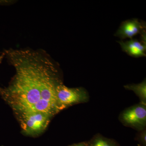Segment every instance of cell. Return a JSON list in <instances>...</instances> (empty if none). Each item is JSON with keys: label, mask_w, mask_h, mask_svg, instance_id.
<instances>
[{"label": "cell", "mask_w": 146, "mask_h": 146, "mask_svg": "<svg viewBox=\"0 0 146 146\" xmlns=\"http://www.w3.org/2000/svg\"><path fill=\"white\" fill-rule=\"evenodd\" d=\"M5 56V54L4 53H3V54L1 55L0 56V63H1L2 61L3 58Z\"/></svg>", "instance_id": "cell-11"}, {"label": "cell", "mask_w": 146, "mask_h": 146, "mask_svg": "<svg viewBox=\"0 0 146 146\" xmlns=\"http://www.w3.org/2000/svg\"><path fill=\"white\" fill-rule=\"evenodd\" d=\"M146 131L144 129L139 131L138 136V141L143 146L146 145Z\"/></svg>", "instance_id": "cell-9"}, {"label": "cell", "mask_w": 146, "mask_h": 146, "mask_svg": "<svg viewBox=\"0 0 146 146\" xmlns=\"http://www.w3.org/2000/svg\"><path fill=\"white\" fill-rule=\"evenodd\" d=\"M126 89L133 91L140 100V103L146 105V82L145 79L138 84H128L124 86Z\"/></svg>", "instance_id": "cell-7"}, {"label": "cell", "mask_w": 146, "mask_h": 146, "mask_svg": "<svg viewBox=\"0 0 146 146\" xmlns=\"http://www.w3.org/2000/svg\"><path fill=\"white\" fill-rule=\"evenodd\" d=\"M144 28L143 24L136 19L128 20L122 23L115 35L121 39H131L140 33Z\"/></svg>", "instance_id": "cell-5"}, {"label": "cell", "mask_w": 146, "mask_h": 146, "mask_svg": "<svg viewBox=\"0 0 146 146\" xmlns=\"http://www.w3.org/2000/svg\"><path fill=\"white\" fill-rule=\"evenodd\" d=\"M118 42L123 50L129 55L135 57L146 56V44L133 39L125 42L122 41Z\"/></svg>", "instance_id": "cell-6"}, {"label": "cell", "mask_w": 146, "mask_h": 146, "mask_svg": "<svg viewBox=\"0 0 146 146\" xmlns=\"http://www.w3.org/2000/svg\"><path fill=\"white\" fill-rule=\"evenodd\" d=\"M119 119L123 125L140 131L145 129L146 105L139 103L128 108L121 113Z\"/></svg>", "instance_id": "cell-4"}, {"label": "cell", "mask_w": 146, "mask_h": 146, "mask_svg": "<svg viewBox=\"0 0 146 146\" xmlns=\"http://www.w3.org/2000/svg\"><path fill=\"white\" fill-rule=\"evenodd\" d=\"M86 143L87 146H119L113 140L106 138L100 134L94 136Z\"/></svg>", "instance_id": "cell-8"}, {"label": "cell", "mask_w": 146, "mask_h": 146, "mask_svg": "<svg viewBox=\"0 0 146 146\" xmlns=\"http://www.w3.org/2000/svg\"><path fill=\"white\" fill-rule=\"evenodd\" d=\"M22 132L26 136L36 137L47 128L52 117L41 112H29L15 115Z\"/></svg>", "instance_id": "cell-2"}, {"label": "cell", "mask_w": 146, "mask_h": 146, "mask_svg": "<svg viewBox=\"0 0 146 146\" xmlns=\"http://www.w3.org/2000/svg\"><path fill=\"white\" fill-rule=\"evenodd\" d=\"M1 88H0V90H1Z\"/></svg>", "instance_id": "cell-12"}, {"label": "cell", "mask_w": 146, "mask_h": 146, "mask_svg": "<svg viewBox=\"0 0 146 146\" xmlns=\"http://www.w3.org/2000/svg\"><path fill=\"white\" fill-rule=\"evenodd\" d=\"M56 97L60 111L74 104L87 102L89 98V94L84 88H68L63 82L56 87Z\"/></svg>", "instance_id": "cell-3"}, {"label": "cell", "mask_w": 146, "mask_h": 146, "mask_svg": "<svg viewBox=\"0 0 146 146\" xmlns=\"http://www.w3.org/2000/svg\"></svg>", "instance_id": "cell-13"}, {"label": "cell", "mask_w": 146, "mask_h": 146, "mask_svg": "<svg viewBox=\"0 0 146 146\" xmlns=\"http://www.w3.org/2000/svg\"><path fill=\"white\" fill-rule=\"evenodd\" d=\"M69 146H87L86 143L85 142H81V143H76L73 144Z\"/></svg>", "instance_id": "cell-10"}, {"label": "cell", "mask_w": 146, "mask_h": 146, "mask_svg": "<svg viewBox=\"0 0 146 146\" xmlns=\"http://www.w3.org/2000/svg\"><path fill=\"white\" fill-rule=\"evenodd\" d=\"M5 56L14 67L15 74L0 95L14 115L41 112L52 117L60 112L56 88L62 82L50 57L43 50L13 49Z\"/></svg>", "instance_id": "cell-1"}]
</instances>
